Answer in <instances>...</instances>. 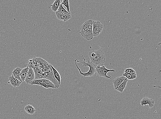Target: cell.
I'll use <instances>...</instances> for the list:
<instances>
[{
	"label": "cell",
	"mask_w": 161,
	"mask_h": 119,
	"mask_svg": "<svg viewBox=\"0 0 161 119\" xmlns=\"http://www.w3.org/2000/svg\"><path fill=\"white\" fill-rule=\"evenodd\" d=\"M88 55L91 62L95 67L103 66L106 62L105 53L101 49L90 51Z\"/></svg>",
	"instance_id": "obj_1"
},
{
	"label": "cell",
	"mask_w": 161,
	"mask_h": 119,
	"mask_svg": "<svg viewBox=\"0 0 161 119\" xmlns=\"http://www.w3.org/2000/svg\"><path fill=\"white\" fill-rule=\"evenodd\" d=\"M24 110L26 113L30 115L34 114L36 111L35 107L31 105H27L25 106Z\"/></svg>",
	"instance_id": "obj_12"
},
{
	"label": "cell",
	"mask_w": 161,
	"mask_h": 119,
	"mask_svg": "<svg viewBox=\"0 0 161 119\" xmlns=\"http://www.w3.org/2000/svg\"><path fill=\"white\" fill-rule=\"evenodd\" d=\"M29 69V67L27 66V67L22 69L21 71L20 77L21 79L22 82L24 81H25V78H26V75L28 73Z\"/></svg>",
	"instance_id": "obj_16"
},
{
	"label": "cell",
	"mask_w": 161,
	"mask_h": 119,
	"mask_svg": "<svg viewBox=\"0 0 161 119\" xmlns=\"http://www.w3.org/2000/svg\"><path fill=\"white\" fill-rule=\"evenodd\" d=\"M55 14L57 18L59 20L62 21H68L69 20L71 19L72 18V16L71 15H61V14L58 13L57 12H55Z\"/></svg>",
	"instance_id": "obj_9"
},
{
	"label": "cell",
	"mask_w": 161,
	"mask_h": 119,
	"mask_svg": "<svg viewBox=\"0 0 161 119\" xmlns=\"http://www.w3.org/2000/svg\"><path fill=\"white\" fill-rule=\"evenodd\" d=\"M61 4L64 5L67 8V11L69 13H71L70 11V6H69V0H63Z\"/></svg>",
	"instance_id": "obj_20"
},
{
	"label": "cell",
	"mask_w": 161,
	"mask_h": 119,
	"mask_svg": "<svg viewBox=\"0 0 161 119\" xmlns=\"http://www.w3.org/2000/svg\"><path fill=\"white\" fill-rule=\"evenodd\" d=\"M27 66L29 67V69L24 81L27 84H29L30 82L35 79V75L33 68L28 66Z\"/></svg>",
	"instance_id": "obj_5"
},
{
	"label": "cell",
	"mask_w": 161,
	"mask_h": 119,
	"mask_svg": "<svg viewBox=\"0 0 161 119\" xmlns=\"http://www.w3.org/2000/svg\"><path fill=\"white\" fill-rule=\"evenodd\" d=\"M104 25L99 21H93L92 26V34L93 37L99 36L103 31Z\"/></svg>",
	"instance_id": "obj_4"
},
{
	"label": "cell",
	"mask_w": 161,
	"mask_h": 119,
	"mask_svg": "<svg viewBox=\"0 0 161 119\" xmlns=\"http://www.w3.org/2000/svg\"><path fill=\"white\" fill-rule=\"evenodd\" d=\"M124 73L126 74H136V71L132 68H128L125 69Z\"/></svg>",
	"instance_id": "obj_21"
},
{
	"label": "cell",
	"mask_w": 161,
	"mask_h": 119,
	"mask_svg": "<svg viewBox=\"0 0 161 119\" xmlns=\"http://www.w3.org/2000/svg\"><path fill=\"white\" fill-rule=\"evenodd\" d=\"M22 69L20 68L19 67L17 68L16 69H14L13 72H12V75L15 77L17 79L20 81L22 82V81L20 77V74L21 71Z\"/></svg>",
	"instance_id": "obj_10"
},
{
	"label": "cell",
	"mask_w": 161,
	"mask_h": 119,
	"mask_svg": "<svg viewBox=\"0 0 161 119\" xmlns=\"http://www.w3.org/2000/svg\"><path fill=\"white\" fill-rule=\"evenodd\" d=\"M58 13H59L61 15H71V13H69L68 11H67L63 7V6L62 5L60 4V6L59 7L58 9L56 11Z\"/></svg>",
	"instance_id": "obj_17"
},
{
	"label": "cell",
	"mask_w": 161,
	"mask_h": 119,
	"mask_svg": "<svg viewBox=\"0 0 161 119\" xmlns=\"http://www.w3.org/2000/svg\"><path fill=\"white\" fill-rule=\"evenodd\" d=\"M61 4V2L60 0H56V1H55L53 4L51 5L52 10L54 12H56Z\"/></svg>",
	"instance_id": "obj_14"
},
{
	"label": "cell",
	"mask_w": 161,
	"mask_h": 119,
	"mask_svg": "<svg viewBox=\"0 0 161 119\" xmlns=\"http://www.w3.org/2000/svg\"><path fill=\"white\" fill-rule=\"evenodd\" d=\"M128 81V80L126 78V79H125L118 86V87L116 88L115 90L117 91H119V92H120V93H123L124 90L126 87Z\"/></svg>",
	"instance_id": "obj_11"
},
{
	"label": "cell",
	"mask_w": 161,
	"mask_h": 119,
	"mask_svg": "<svg viewBox=\"0 0 161 119\" xmlns=\"http://www.w3.org/2000/svg\"><path fill=\"white\" fill-rule=\"evenodd\" d=\"M8 79L10 84L14 87H19L22 83L16 78L13 75L9 77Z\"/></svg>",
	"instance_id": "obj_8"
},
{
	"label": "cell",
	"mask_w": 161,
	"mask_h": 119,
	"mask_svg": "<svg viewBox=\"0 0 161 119\" xmlns=\"http://www.w3.org/2000/svg\"><path fill=\"white\" fill-rule=\"evenodd\" d=\"M95 70H96V73L99 76L105 78L107 79H110L111 78V76L107 75L108 73L109 72L114 73L115 72V70L114 69H107L104 65L95 67Z\"/></svg>",
	"instance_id": "obj_3"
},
{
	"label": "cell",
	"mask_w": 161,
	"mask_h": 119,
	"mask_svg": "<svg viewBox=\"0 0 161 119\" xmlns=\"http://www.w3.org/2000/svg\"><path fill=\"white\" fill-rule=\"evenodd\" d=\"M51 68L52 69L54 77L55 78L58 82L59 84L60 85V82H61V78L60 74L59 73L58 71L53 67L52 65H51Z\"/></svg>",
	"instance_id": "obj_13"
},
{
	"label": "cell",
	"mask_w": 161,
	"mask_h": 119,
	"mask_svg": "<svg viewBox=\"0 0 161 119\" xmlns=\"http://www.w3.org/2000/svg\"><path fill=\"white\" fill-rule=\"evenodd\" d=\"M93 21L90 19L85 21L80 26L81 36L87 40L90 41L93 38L92 34V26Z\"/></svg>",
	"instance_id": "obj_2"
},
{
	"label": "cell",
	"mask_w": 161,
	"mask_h": 119,
	"mask_svg": "<svg viewBox=\"0 0 161 119\" xmlns=\"http://www.w3.org/2000/svg\"><path fill=\"white\" fill-rule=\"evenodd\" d=\"M123 76L125 77L128 80H133L136 78V74H126L123 73Z\"/></svg>",
	"instance_id": "obj_19"
},
{
	"label": "cell",
	"mask_w": 161,
	"mask_h": 119,
	"mask_svg": "<svg viewBox=\"0 0 161 119\" xmlns=\"http://www.w3.org/2000/svg\"><path fill=\"white\" fill-rule=\"evenodd\" d=\"M140 103L142 106L148 104L149 107L150 108L154 107L155 105V101L148 97H145L141 100L140 101Z\"/></svg>",
	"instance_id": "obj_6"
},
{
	"label": "cell",
	"mask_w": 161,
	"mask_h": 119,
	"mask_svg": "<svg viewBox=\"0 0 161 119\" xmlns=\"http://www.w3.org/2000/svg\"><path fill=\"white\" fill-rule=\"evenodd\" d=\"M47 79H35L30 82L29 84L31 85H41L46 81Z\"/></svg>",
	"instance_id": "obj_15"
},
{
	"label": "cell",
	"mask_w": 161,
	"mask_h": 119,
	"mask_svg": "<svg viewBox=\"0 0 161 119\" xmlns=\"http://www.w3.org/2000/svg\"><path fill=\"white\" fill-rule=\"evenodd\" d=\"M41 86L46 88H55V86L53 84L48 80H47Z\"/></svg>",
	"instance_id": "obj_18"
},
{
	"label": "cell",
	"mask_w": 161,
	"mask_h": 119,
	"mask_svg": "<svg viewBox=\"0 0 161 119\" xmlns=\"http://www.w3.org/2000/svg\"><path fill=\"white\" fill-rule=\"evenodd\" d=\"M126 79V78L123 76L115 78L112 81L114 89L116 90V88Z\"/></svg>",
	"instance_id": "obj_7"
}]
</instances>
